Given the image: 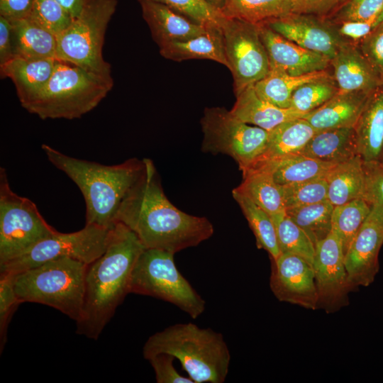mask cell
<instances>
[{"label":"cell","mask_w":383,"mask_h":383,"mask_svg":"<svg viewBox=\"0 0 383 383\" xmlns=\"http://www.w3.org/2000/svg\"><path fill=\"white\" fill-rule=\"evenodd\" d=\"M270 289L284 302L314 310L318 298L313 266L302 257L283 252L272 260Z\"/></svg>","instance_id":"obj_14"},{"label":"cell","mask_w":383,"mask_h":383,"mask_svg":"<svg viewBox=\"0 0 383 383\" xmlns=\"http://www.w3.org/2000/svg\"><path fill=\"white\" fill-rule=\"evenodd\" d=\"M379 164L383 167V157H382V160H381V162H380Z\"/></svg>","instance_id":"obj_52"},{"label":"cell","mask_w":383,"mask_h":383,"mask_svg":"<svg viewBox=\"0 0 383 383\" xmlns=\"http://www.w3.org/2000/svg\"><path fill=\"white\" fill-rule=\"evenodd\" d=\"M177 359L194 383H223L231 362V353L221 333L193 323H177L150 335L143 348L149 360L158 354Z\"/></svg>","instance_id":"obj_4"},{"label":"cell","mask_w":383,"mask_h":383,"mask_svg":"<svg viewBox=\"0 0 383 383\" xmlns=\"http://www.w3.org/2000/svg\"><path fill=\"white\" fill-rule=\"evenodd\" d=\"M113 85V79L57 60L46 85L24 109L41 119L78 118L94 109Z\"/></svg>","instance_id":"obj_6"},{"label":"cell","mask_w":383,"mask_h":383,"mask_svg":"<svg viewBox=\"0 0 383 383\" xmlns=\"http://www.w3.org/2000/svg\"><path fill=\"white\" fill-rule=\"evenodd\" d=\"M138 1L143 17L159 48L201 35L209 27L189 19L164 4L150 0Z\"/></svg>","instance_id":"obj_19"},{"label":"cell","mask_w":383,"mask_h":383,"mask_svg":"<svg viewBox=\"0 0 383 383\" xmlns=\"http://www.w3.org/2000/svg\"><path fill=\"white\" fill-rule=\"evenodd\" d=\"M335 165L297 154L257 164L250 167H260L266 169L271 173L277 185L285 187L323 177Z\"/></svg>","instance_id":"obj_30"},{"label":"cell","mask_w":383,"mask_h":383,"mask_svg":"<svg viewBox=\"0 0 383 383\" xmlns=\"http://www.w3.org/2000/svg\"><path fill=\"white\" fill-rule=\"evenodd\" d=\"M334 206L328 200L286 209L287 215L309 235L313 243L324 239L332 231Z\"/></svg>","instance_id":"obj_35"},{"label":"cell","mask_w":383,"mask_h":383,"mask_svg":"<svg viewBox=\"0 0 383 383\" xmlns=\"http://www.w3.org/2000/svg\"><path fill=\"white\" fill-rule=\"evenodd\" d=\"M281 253L296 255L313 266L316 245L305 233L287 215L286 210L271 216Z\"/></svg>","instance_id":"obj_34"},{"label":"cell","mask_w":383,"mask_h":383,"mask_svg":"<svg viewBox=\"0 0 383 383\" xmlns=\"http://www.w3.org/2000/svg\"><path fill=\"white\" fill-rule=\"evenodd\" d=\"M21 304L14 287V274L0 272V347L1 352L6 341L10 320Z\"/></svg>","instance_id":"obj_42"},{"label":"cell","mask_w":383,"mask_h":383,"mask_svg":"<svg viewBox=\"0 0 383 383\" xmlns=\"http://www.w3.org/2000/svg\"><path fill=\"white\" fill-rule=\"evenodd\" d=\"M345 0H291L292 13L328 17Z\"/></svg>","instance_id":"obj_47"},{"label":"cell","mask_w":383,"mask_h":383,"mask_svg":"<svg viewBox=\"0 0 383 383\" xmlns=\"http://www.w3.org/2000/svg\"><path fill=\"white\" fill-rule=\"evenodd\" d=\"M364 168L365 189L363 199L370 204V213L383 225V167L379 163H364Z\"/></svg>","instance_id":"obj_43"},{"label":"cell","mask_w":383,"mask_h":383,"mask_svg":"<svg viewBox=\"0 0 383 383\" xmlns=\"http://www.w3.org/2000/svg\"><path fill=\"white\" fill-rule=\"evenodd\" d=\"M327 200L334 206L364 197L365 172L360 155L333 165L325 175Z\"/></svg>","instance_id":"obj_26"},{"label":"cell","mask_w":383,"mask_h":383,"mask_svg":"<svg viewBox=\"0 0 383 383\" xmlns=\"http://www.w3.org/2000/svg\"><path fill=\"white\" fill-rule=\"evenodd\" d=\"M42 149L50 162L80 189L86 204V224L111 228L122 201L144 170V159L104 165L68 156L46 144Z\"/></svg>","instance_id":"obj_3"},{"label":"cell","mask_w":383,"mask_h":383,"mask_svg":"<svg viewBox=\"0 0 383 383\" xmlns=\"http://www.w3.org/2000/svg\"><path fill=\"white\" fill-rule=\"evenodd\" d=\"M221 28L236 95L268 74L270 60L258 24L225 17Z\"/></svg>","instance_id":"obj_12"},{"label":"cell","mask_w":383,"mask_h":383,"mask_svg":"<svg viewBox=\"0 0 383 383\" xmlns=\"http://www.w3.org/2000/svg\"><path fill=\"white\" fill-rule=\"evenodd\" d=\"M144 170L122 201L115 221L135 233L145 248L175 254L198 245L214 232L206 217L187 213L167 199L153 162L144 158Z\"/></svg>","instance_id":"obj_1"},{"label":"cell","mask_w":383,"mask_h":383,"mask_svg":"<svg viewBox=\"0 0 383 383\" xmlns=\"http://www.w3.org/2000/svg\"><path fill=\"white\" fill-rule=\"evenodd\" d=\"M117 4V0H88L80 14L57 36V59L113 79L102 49Z\"/></svg>","instance_id":"obj_7"},{"label":"cell","mask_w":383,"mask_h":383,"mask_svg":"<svg viewBox=\"0 0 383 383\" xmlns=\"http://www.w3.org/2000/svg\"><path fill=\"white\" fill-rule=\"evenodd\" d=\"M357 46L383 79V21Z\"/></svg>","instance_id":"obj_45"},{"label":"cell","mask_w":383,"mask_h":383,"mask_svg":"<svg viewBox=\"0 0 383 383\" xmlns=\"http://www.w3.org/2000/svg\"><path fill=\"white\" fill-rule=\"evenodd\" d=\"M344 256L342 242L333 231L316 245L313 267L318 292V306L328 311L345 305L348 294L351 290Z\"/></svg>","instance_id":"obj_13"},{"label":"cell","mask_w":383,"mask_h":383,"mask_svg":"<svg viewBox=\"0 0 383 383\" xmlns=\"http://www.w3.org/2000/svg\"><path fill=\"white\" fill-rule=\"evenodd\" d=\"M332 76L328 70L293 76L277 67H270L268 74L253 84L259 97L282 109L290 108L293 92L300 86Z\"/></svg>","instance_id":"obj_29"},{"label":"cell","mask_w":383,"mask_h":383,"mask_svg":"<svg viewBox=\"0 0 383 383\" xmlns=\"http://www.w3.org/2000/svg\"><path fill=\"white\" fill-rule=\"evenodd\" d=\"M11 30V23L0 16V65L13 57Z\"/></svg>","instance_id":"obj_49"},{"label":"cell","mask_w":383,"mask_h":383,"mask_svg":"<svg viewBox=\"0 0 383 383\" xmlns=\"http://www.w3.org/2000/svg\"><path fill=\"white\" fill-rule=\"evenodd\" d=\"M201 150L232 157L243 172L263 152L269 131L250 126L223 107L206 108L201 120Z\"/></svg>","instance_id":"obj_10"},{"label":"cell","mask_w":383,"mask_h":383,"mask_svg":"<svg viewBox=\"0 0 383 383\" xmlns=\"http://www.w3.org/2000/svg\"><path fill=\"white\" fill-rule=\"evenodd\" d=\"M145 248L126 225L114 223L104 252L88 265L84 305L76 321L77 333L94 340L99 338L117 307L130 294L132 271Z\"/></svg>","instance_id":"obj_2"},{"label":"cell","mask_w":383,"mask_h":383,"mask_svg":"<svg viewBox=\"0 0 383 383\" xmlns=\"http://www.w3.org/2000/svg\"><path fill=\"white\" fill-rule=\"evenodd\" d=\"M357 153L364 163H380L383 157V89H377L354 126Z\"/></svg>","instance_id":"obj_22"},{"label":"cell","mask_w":383,"mask_h":383,"mask_svg":"<svg viewBox=\"0 0 383 383\" xmlns=\"http://www.w3.org/2000/svg\"><path fill=\"white\" fill-rule=\"evenodd\" d=\"M382 89H383V85H382Z\"/></svg>","instance_id":"obj_53"},{"label":"cell","mask_w":383,"mask_h":383,"mask_svg":"<svg viewBox=\"0 0 383 383\" xmlns=\"http://www.w3.org/2000/svg\"><path fill=\"white\" fill-rule=\"evenodd\" d=\"M330 67L339 91H374L383 85V79L357 45H341L330 60Z\"/></svg>","instance_id":"obj_18"},{"label":"cell","mask_w":383,"mask_h":383,"mask_svg":"<svg viewBox=\"0 0 383 383\" xmlns=\"http://www.w3.org/2000/svg\"><path fill=\"white\" fill-rule=\"evenodd\" d=\"M60 5H62L65 10H67L73 18H77L88 0H56Z\"/></svg>","instance_id":"obj_50"},{"label":"cell","mask_w":383,"mask_h":383,"mask_svg":"<svg viewBox=\"0 0 383 383\" xmlns=\"http://www.w3.org/2000/svg\"><path fill=\"white\" fill-rule=\"evenodd\" d=\"M382 244L383 225L370 213L345 252L351 289L373 282L379 268L378 255Z\"/></svg>","instance_id":"obj_16"},{"label":"cell","mask_w":383,"mask_h":383,"mask_svg":"<svg viewBox=\"0 0 383 383\" xmlns=\"http://www.w3.org/2000/svg\"><path fill=\"white\" fill-rule=\"evenodd\" d=\"M28 17L56 37L66 30L74 19L56 0H34Z\"/></svg>","instance_id":"obj_39"},{"label":"cell","mask_w":383,"mask_h":383,"mask_svg":"<svg viewBox=\"0 0 383 383\" xmlns=\"http://www.w3.org/2000/svg\"><path fill=\"white\" fill-rule=\"evenodd\" d=\"M232 195L240 206L255 236L258 248L266 250L270 255L271 260L277 259L281 252L271 216L236 189L232 191Z\"/></svg>","instance_id":"obj_32"},{"label":"cell","mask_w":383,"mask_h":383,"mask_svg":"<svg viewBox=\"0 0 383 383\" xmlns=\"http://www.w3.org/2000/svg\"><path fill=\"white\" fill-rule=\"evenodd\" d=\"M111 228L86 224L73 233L56 231L21 257L1 265L0 272L16 274L63 257L89 265L104 252Z\"/></svg>","instance_id":"obj_11"},{"label":"cell","mask_w":383,"mask_h":383,"mask_svg":"<svg viewBox=\"0 0 383 383\" xmlns=\"http://www.w3.org/2000/svg\"><path fill=\"white\" fill-rule=\"evenodd\" d=\"M174 253L145 248L132 271L130 293L171 303L195 319L205 310L204 299L178 270Z\"/></svg>","instance_id":"obj_8"},{"label":"cell","mask_w":383,"mask_h":383,"mask_svg":"<svg viewBox=\"0 0 383 383\" xmlns=\"http://www.w3.org/2000/svg\"><path fill=\"white\" fill-rule=\"evenodd\" d=\"M175 358L168 354H158L148 361L152 367L157 383H194L189 377L181 375L174 366Z\"/></svg>","instance_id":"obj_46"},{"label":"cell","mask_w":383,"mask_h":383,"mask_svg":"<svg viewBox=\"0 0 383 383\" xmlns=\"http://www.w3.org/2000/svg\"><path fill=\"white\" fill-rule=\"evenodd\" d=\"M298 155L333 164L348 160L358 155L354 128L316 132Z\"/></svg>","instance_id":"obj_28"},{"label":"cell","mask_w":383,"mask_h":383,"mask_svg":"<svg viewBox=\"0 0 383 383\" xmlns=\"http://www.w3.org/2000/svg\"><path fill=\"white\" fill-rule=\"evenodd\" d=\"M316 133L303 117L282 123L269 131L265 148L252 166L299 154Z\"/></svg>","instance_id":"obj_24"},{"label":"cell","mask_w":383,"mask_h":383,"mask_svg":"<svg viewBox=\"0 0 383 383\" xmlns=\"http://www.w3.org/2000/svg\"><path fill=\"white\" fill-rule=\"evenodd\" d=\"M287 40L330 60L342 45L324 17L291 13L262 23Z\"/></svg>","instance_id":"obj_15"},{"label":"cell","mask_w":383,"mask_h":383,"mask_svg":"<svg viewBox=\"0 0 383 383\" xmlns=\"http://www.w3.org/2000/svg\"><path fill=\"white\" fill-rule=\"evenodd\" d=\"M338 91L333 74L306 83L293 92L290 109L306 114L321 106Z\"/></svg>","instance_id":"obj_37"},{"label":"cell","mask_w":383,"mask_h":383,"mask_svg":"<svg viewBox=\"0 0 383 383\" xmlns=\"http://www.w3.org/2000/svg\"><path fill=\"white\" fill-rule=\"evenodd\" d=\"M205 1L213 9L221 12L226 0H205Z\"/></svg>","instance_id":"obj_51"},{"label":"cell","mask_w":383,"mask_h":383,"mask_svg":"<svg viewBox=\"0 0 383 383\" xmlns=\"http://www.w3.org/2000/svg\"><path fill=\"white\" fill-rule=\"evenodd\" d=\"M88 265L63 257L14 274L21 301L52 307L75 322L82 311Z\"/></svg>","instance_id":"obj_5"},{"label":"cell","mask_w":383,"mask_h":383,"mask_svg":"<svg viewBox=\"0 0 383 383\" xmlns=\"http://www.w3.org/2000/svg\"><path fill=\"white\" fill-rule=\"evenodd\" d=\"M328 21L338 36L342 45H358L383 21V16L365 21L333 22L329 20Z\"/></svg>","instance_id":"obj_44"},{"label":"cell","mask_w":383,"mask_h":383,"mask_svg":"<svg viewBox=\"0 0 383 383\" xmlns=\"http://www.w3.org/2000/svg\"><path fill=\"white\" fill-rule=\"evenodd\" d=\"M270 216L285 211L281 188L271 173L260 167L243 172V182L236 188Z\"/></svg>","instance_id":"obj_31"},{"label":"cell","mask_w":383,"mask_h":383,"mask_svg":"<svg viewBox=\"0 0 383 383\" xmlns=\"http://www.w3.org/2000/svg\"><path fill=\"white\" fill-rule=\"evenodd\" d=\"M56 230L29 199L11 189L0 168V265L21 257Z\"/></svg>","instance_id":"obj_9"},{"label":"cell","mask_w":383,"mask_h":383,"mask_svg":"<svg viewBox=\"0 0 383 383\" xmlns=\"http://www.w3.org/2000/svg\"><path fill=\"white\" fill-rule=\"evenodd\" d=\"M258 26L270 67L279 68L293 76L326 70L330 67V60L326 56L287 40L264 23Z\"/></svg>","instance_id":"obj_17"},{"label":"cell","mask_w":383,"mask_h":383,"mask_svg":"<svg viewBox=\"0 0 383 383\" xmlns=\"http://www.w3.org/2000/svg\"><path fill=\"white\" fill-rule=\"evenodd\" d=\"M160 53L165 58L174 61L205 59L228 67L221 26H209L201 35L165 45L160 48Z\"/></svg>","instance_id":"obj_25"},{"label":"cell","mask_w":383,"mask_h":383,"mask_svg":"<svg viewBox=\"0 0 383 383\" xmlns=\"http://www.w3.org/2000/svg\"><path fill=\"white\" fill-rule=\"evenodd\" d=\"M235 96L236 101L231 110V113L243 122L267 131L284 122L306 115L290 108L277 107L263 100L256 94L253 84L249 85Z\"/></svg>","instance_id":"obj_23"},{"label":"cell","mask_w":383,"mask_h":383,"mask_svg":"<svg viewBox=\"0 0 383 383\" xmlns=\"http://www.w3.org/2000/svg\"><path fill=\"white\" fill-rule=\"evenodd\" d=\"M11 23L13 57L57 59L56 35L29 17Z\"/></svg>","instance_id":"obj_27"},{"label":"cell","mask_w":383,"mask_h":383,"mask_svg":"<svg viewBox=\"0 0 383 383\" xmlns=\"http://www.w3.org/2000/svg\"><path fill=\"white\" fill-rule=\"evenodd\" d=\"M167 6L178 13L205 26H221L225 17L205 0H150Z\"/></svg>","instance_id":"obj_40"},{"label":"cell","mask_w":383,"mask_h":383,"mask_svg":"<svg viewBox=\"0 0 383 383\" xmlns=\"http://www.w3.org/2000/svg\"><path fill=\"white\" fill-rule=\"evenodd\" d=\"M224 16L260 24L292 13L291 0H226Z\"/></svg>","instance_id":"obj_33"},{"label":"cell","mask_w":383,"mask_h":383,"mask_svg":"<svg viewBox=\"0 0 383 383\" xmlns=\"http://www.w3.org/2000/svg\"><path fill=\"white\" fill-rule=\"evenodd\" d=\"M374 91H338L321 106L303 118L316 132L354 127Z\"/></svg>","instance_id":"obj_20"},{"label":"cell","mask_w":383,"mask_h":383,"mask_svg":"<svg viewBox=\"0 0 383 383\" xmlns=\"http://www.w3.org/2000/svg\"><path fill=\"white\" fill-rule=\"evenodd\" d=\"M34 0H0V16L9 21L26 18L29 16Z\"/></svg>","instance_id":"obj_48"},{"label":"cell","mask_w":383,"mask_h":383,"mask_svg":"<svg viewBox=\"0 0 383 383\" xmlns=\"http://www.w3.org/2000/svg\"><path fill=\"white\" fill-rule=\"evenodd\" d=\"M383 16V0H345L326 18L333 22L365 21Z\"/></svg>","instance_id":"obj_41"},{"label":"cell","mask_w":383,"mask_h":383,"mask_svg":"<svg viewBox=\"0 0 383 383\" xmlns=\"http://www.w3.org/2000/svg\"><path fill=\"white\" fill-rule=\"evenodd\" d=\"M280 188L286 209L327 200L328 185L324 177Z\"/></svg>","instance_id":"obj_38"},{"label":"cell","mask_w":383,"mask_h":383,"mask_svg":"<svg viewBox=\"0 0 383 383\" xmlns=\"http://www.w3.org/2000/svg\"><path fill=\"white\" fill-rule=\"evenodd\" d=\"M370 211V204L362 198L334 206L331 231L340 239L344 254Z\"/></svg>","instance_id":"obj_36"},{"label":"cell","mask_w":383,"mask_h":383,"mask_svg":"<svg viewBox=\"0 0 383 383\" xmlns=\"http://www.w3.org/2000/svg\"><path fill=\"white\" fill-rule=\"evenodd\" d=\"M57 59H28L14 57L0 65L2 78L13 82L21 106L32 101L50 79Z\"/></svg>","instance_id":"obj_21"}]
</instances>
